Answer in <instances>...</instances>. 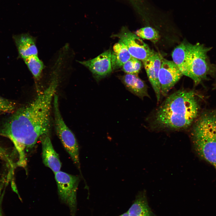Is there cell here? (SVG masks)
<instances>
[{
  "mask_svg": "<svg viewBox=\"0 0 216 216\" xmlns=\"http://www.w3.org/2000/svg\"><path fill=\"white\" fill-rule=\"evenodd\" d=\"M120 78L127 89L140 98L150 97L147 85L137 75L126 74Z\"/></svg>",
  "mask_w": 216,
  "mask_h": 216,
  "instance_id": "cell-13",
  "label": "cell"
},
{
  "mask_svg": "<svg viewBox=\"0 0 216 216\" xmlns=\"http://www.w3.org/2000/svg\"><path fill=\"white\" fill-rule=\"evenodd\" d=\"M48 87L39 92L29 104L18 109L3 123L0 136L9 139L18 155L17 164L26 165L25 151L32 148L39 138L49 135L51 102L58 83V77L52 76Z\"/></svg>",
  "mask_w": 216,
  "mask_h": 216,
  "instance_id": "cell-1",
  "label": "cell"
},
{
  "mask_svg": "<svg viewBox=\"0 0 216 216\" xmlns=\"http://www.w3.org/2000/svg\"><path fill=\"white\" fill-rule=\"evenodd\" d=\"M0 203V216H2V209L1 208V204Z\"/></svg>",
  "mask_w": 216,
  "mask_h": 216,
  "instance_id": "cell-22",
  "label": "cell"
},
{
  "mask_svg": "<svg viewBox=\"0 0 216 216\" xmlns=\"http://www.w3.org/2000/svg\"><path fill=\"white\" fill-rule=\"evenodd\" d=\"M130 2H132L134 0H129Z\"/></svg>",
  "mask_w": 216,
  "mask_h": 216,
  "instance_id": "cell-23",
  "label": "cell"
},
{
  "mask_svg": "<svg viewBox=\"0 0 216 216\" xmlns=\"http://www.w3.org/2000/svg\"><path fill=\"white\" fill-rule=\"evenodd\" d=\"M130 216H153L147 202L145 192H140L127 211Z\"/></svg>",
  "mask_w": 216,
  "mask_h": 216,
  "instance_id": "cell-15",
  "label": "cell"
},
{
  "mask_svg": "<svg viewBox=\"0 0 216 216\" xmlns=\"http://www.w3.org/2000/svg\"><path fill=\"white\" fill-rule=\"evenodd\" d=\"M191 137L196 153L216 170V113L201 116L194 127Z\"/></svg>",
  "mask_w": 216,
  "mask_h": 216,
  "instance_id": "cell-3",
  "label": "cell"
},
{
  "mask_svg": "<svg viewBox=\"0 0 216 216\" xmlns=\"http://www.w3.org/2000/svg\"><path fill=\"white\" fill-rule=\"evenodd\" d=\"M23 60L34 78L38 80L44 67L38 55L31 56Z\"/></svg>",
  "mask_w": 216,
  "mask_h": 216,
  "instance_id": "cell-17",
  "label": "cell"
},
{
  "mask_svg": "<svg viewBox=\"0 0 216 216\" xmlns=\"http://www.w3.org/2000/svg\"><path fill=\"white\" fill-rule=\"evenodd\" d=\"M13 38L20 56L23 59L30 56L38 55L36 39L29 34L15 35Z\"/></svg>",
  "mask_w": 216,
  "mask_h": 216,
  "instance_id": "cell-12",
  "label": "cell"
},
{
  "mask_svg": "<svg viewBox=\"0 0 216 216\" xmlns=\"http://www.w3.org/2000/svg\"><path fill=\"white\" fill-rule=\"evenodd\" d=\"M132 57L127 47L123 43L119 41L114 45L113 47L111 56L112 69L122 67Z\"/></svg>",
  "mask_w": 216,
  "mask_h": 216,
  "instance_id": "cell-16",
  "label": "cell"
},
{
  "mask_svg": "<svg viewBox=\"0 0 216 216\" xmlns=\"http://www.w3.org/2000/svg\"><path fill=\"white\" fill-rule=\"evenodd\" d=\"M112 51L109 49L92 59L78 62L88 68L97 80L106 77L112 71Z\"/></svg>",
  "mask_w": 216,
  "mask_h": 216,
  "instance_id": "cell-9",
  "label": "cell"
},
{
  "mask_svg": "<svg viewBox=\"0 0 216 216\" xmlns=\"http://www.w3.org/2000/svg\"><path fill=\"white\" fill-rule=\"evenodd\" d=\"M135 34L140 38L150 40L153 42L158 41L160 38L158 32L150 27H146L137 30Z\"/></svg>",
  "mask_w": 216,
  "mask_h": 216,
  "instance_id": "cell-18",
  "label": "cell"
},
{
  "mask_svg": "<svg viewBox=\"0 0 216 216\" xmlns=\"http://www.w3.org/2000/svg\"><path fill=\"white\" fill-rule=\"evenodd\" d=\"M183 75L181 70L173 61L163 58L158 74L161 94L166 96Z\"/></svg>",
  "mask_w": 216,
  "mask_h": 216,
  "instance_id": "cell-8",
  "label": "cell"
},
{
  "mask_svg": "<svg viewBox=\"0 0 216 216\" xmlns=\"http://www.w3.org/2000/svg\"><path fill=\"white\" fill-rule=\"evenodd\" d=\"M42 147L43 161L45 165L54 173L60 171L61 163L58 154L54 149L49 135H44L40 138Z\"/></svg>",
  "mask_w": 216,
  "mask_h": 216,
  "instance_id": "cell-11",
  "label": "cell"
},
{
  "mask_svg": "<svg viewBox=\"0 0 216 216\" xmlns=\"http://www.w3.org/2000/svg\"><path fill=\"white\" fill-rule=\"evenodd\" d=\"M141 66L140 60L132 57L122 67L123 71L127 74L137 75L140 70Z\"/></svg>",
  "mask_w": 216,
  "mask_h": 216,
  "instance_id": "cell-19",
  "label": "cell"
},
{
  "mask_svg": "<svg viewBox=\"0 0 216 216\" xmlns=\"http://www.w3.org/2000/svg\"><path fill=\"white\" fill-rule=\"evenodd\" d=\"M53 107L55 128L57 135L73 161L80 169L79 147L75 135L67 127L61 114L58 96L54 94Z\"/></svg>",
  "mask_w": 216,
  "mask_h": 216,
  "instance_id": "cell-5",
  "label": "cell"
},
{
  "mask_svg": "<svg viewBox=\"0 0 216 216\" xmlns=\"http://www.w3.org/2000/svg\"><path fill=\"white\" fill-rule=\"evenodd\" d=\"M15 107L14 102L0 96V113H13Z\"/></svg>",
  "mask_w": 216,
  "mask_h": 216,
  "instance_id": "cell-20",
  "label": "cell"
},
{
  "mask_svg": "<svg viewBox=\"0 0 216 216\" xmlns=\"http://www.w3.org/2000/svg\"><path fill=\"white\" fill-rule=\"evenodd\" d=\"M211 48L200 43L190 44L188 77L196 85L206 79L211 70L207 56Z\"/></svg>",
  "mask_w": 216,
  "mask_h": 216,
  "instance_id": "cell-4",
  "label": "cell"
},
{
  "mask_svg": "<svg viewBox=\"0 0 216 216\" xmlns=\"http://www.w3.org/2000/svg\"><path fill=\"white\" fill-rule=\"evenodd\" d=\"M163 58L159 53L155 52L143 62L148 80L154 90L158 103L160 101L161 95L158 74Z\"/></svg>",
  "mask_w": 216,
  "mask_h": 216,
  "instance_id": "cell-10",
  "label": "cell"
},
{
  "mask_svg": "<svg viewBox=\"0 0 216 216\" xmlns=\"http://www.w3.org/2000/svg\"><path fill=\"white\" fill-rule=\"evenodd\" d=\"M199 108L193 91L179 90L167 97L159 107L154 116V124L163 130L185 129L197 117Z\"/></svg>",
  "mask_w": 216,
  "mask_h": 216,
  "instance_id": "cell-2",
  "label": "cell"
},
{
  "mask_svg": "<svg viewBox=\"0 0 216 216\" xmlns=\"http://www.w3.org/2000/svg\"><path fill=\"white\" fill-rule=\"evenodd\" d=\"M190 44L182 43L177 46L172 54L173 61L183 75L188 76V62Z\"/></svg>",
  "mask_w": 216,
  "mask_h": 216,
  "instance_id": "cell-14",
  "label": "cell"
},
{
  "mask_svg": "<svg viewBox=\"0 0 216 216\" xmlns=\"http://www.w3.org/2000/svg\"><path fill=\"white\" fill-rule=\"evenodd\" d=\"M119 216H130L127 212Z\"/></svg>",
  "mask_w": 216,
  "mask_h": 216,
  "instance_id": "cell-21",
  "label": "cell"
},
{
  "mask_svg": "<svg viewBox=\"0 0 216 216\" xmlns=\"http://www.w3.org/2000/svg\"><path fill=\"white\" fill-rule=\"evenodd\" d=\"M127 47L131 56L143 62L155 52L135 34L127 28L123 27L120 31L113 36Z\"/></svg>",
  "mask_w": 216,
  "mask_h": 216,
  "instance_id": "cell-7",
  "label": "cell"
},
{
  "mask_svg": "<svg viewBox=\"0 0 216 216\" xmlns=\"http://www.w3.org/2000/svg\"><path fill=\"white\" fill-rule=\"evenodd\" d=\"M55 174L59 198L69 207L71 216H76V194L80 178L60 171Z\"/></svg>",
  "mask_w": 216,
  "mask_h": 216,
  "instance_id": "cell-6",
  "label": "cell"
}]
</instances>
